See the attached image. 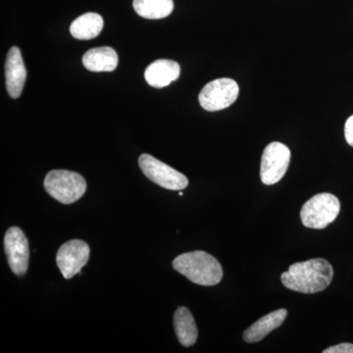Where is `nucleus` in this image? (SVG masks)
<instances>
[{"label":"nucleus","instance_id":"nucleus-1","mask_svg":"<svg viewBox=\"0 0 353 353\" xmlns=\"http://www.w3.org/2000/svg\"><path fill=\"white\" fill-rule=\"evenodd\" d=\"M333 277L332 265L327 260L315 259L290 265L289 270L281 276V281L287 289L301 294H316L326 290Z\"/></svg>","mask_w":353,"mask_h":353},{"label":"nucleus","instance_id":"nucleus-2","mask_svg":"<svg viewBox=\"0 0 353 353\" xmlns=\"http://www.w3.org/2000/svg\"><path fill=\"white\" fill-rule=\"evenodd\" d=\"M173 267L196 285H215L223 278L222 266L218 260L201 250L179 255L173 261Z\"/></svg>","mask_w":353,"mask_h":353},{"label":"nucleus","instance_id":"nucleus-3","mask_svg":"<svg viewBox=\"0 0 353 353\" xmlns=\"http://www.w3.org/2000/svg\"><path fill=\"white\" fill-rule=\"evenodd\" d=\"M44 189L60 203L78 201L87 190V182L80 174L68 170H52L44 179Z\"/></svg>","mask_w":353,"mask_h":353},{"label":"nucleus","instance_id":"nucleus-4","mask_svg":"<svg viewBox=\"0 0 353 353\" xmlns=\"http://www.w3.org/2000/svg\"><path fill=\"white\" fill-rule=\"evenodd\" d=\"M340 211L338 197L328 192L316 194L303 204L301 211V222L310 229H324L336 219Z\"/></svg>","mask_w":353,"mask_h":353},{"label":"nucleus","instance_id":"nucleus-5","mask_svg":"<svg viewBox=\"0 0 353 353\" xmlns=\"http://www.w3.org/2000/svg\"><path fill=\"white\" fill-rule=\"evenodd\" d=\"M240 88L236 81L229 78L217 79L205 85L199 94L201 108L205 110L219 111L231 106L238 99Z\"/></svg>","mask_w":353,"mask_h":353},{"label":"nucleus","instance_id":"nucleus-6","mask_svg":"<svg viewBox=\"0 0 353 353\" xmlns=\"http://www.w3.org/2000/svg\"><path fill=\"white\" fill-rule=\"evenodd\" d=\"M141 171L150 181L164 189L182 190L189 185L187 176L150 154H141L139 158Z\"/></svg>","mask_w":353,"mask_h":353},{"label":"nucleus","instance_id":"nucleus-7","mask_svg":"<svg viewBox=\"0 0 353 353\" xmlns=\"http://www.w3.org/2000/svg\"><path fill=\"white\" fill-rule=\"evenodd\" d=\"M290 161V150L284 143L274 141L265 148L262 154L260 178L264 185H275L287 173Z\"/></svg>","mask_w":353,"mask_h":353},{"label":"nucleus","instance_id":"nucleus-8","mask_svg":"<svg viewBox=\"0 0 353 353\" xmlns=\"http://www.w3.org/2000/svg\"><path fill=\"white\" fill-rule=\"evenodd\" d=\"M90 250L87 243L81 240L67 241L58 250L57 263L65 279L81 274L83 267L90 259Z\"/></svg>","mask_w":353,"mask_h":353},{"label":"nucleus","instance_id":"nucleus-9","mask_svg":"<svg viewBox=\"0 0 353 353\" xmlns=\"http://www.w3.org/2000/svg\"><path fill=\"white\" fill-rule=\"evenodd\" d=\"M4 250L13 273L17 276L25 275L29 267V241L20 228L12 227L7 230Z\"/></svg>","mask_w":353,"mask_h":353},{"label":"nucleus","instance_id":"nucleus-10","mask_svg":"<svg viewBox=\"0 0 353 353\" xmlns=\"http://www.w3.org/2000/svg\"><path fill=\"white\" fill-rule=\"evenodd\" d=\"M6 79L8 94L12 99L20 97L24 88L26 79H27V69L17 46H13L7 53Z\"/></svg>","mask_w":353,"mask_h":353},{"label":"nucleus","instance_id":"nucleus-11","mask_svg":"<svg viewBox=\"0 0 353 353\" xmlns=\"http://www.w3.org/2000/svg\"><path fill=\"white\" fill-rule=\"evenodd\" d=\"M180 65L173 60L159 59L146 68L145 78L148 85L161 88L170 85L180 77Z\"/></svg>","mask_w":353,"mask_h":353},{"label":"nucleus","instance_id":"nucleus-12","mask_svg":"<svg viewBox=\"0 0 353 353\" xmlns=\"http://www.w3.org/2000/svg\"><path fill=\"white\" fill-rule=\"evenodd\" d=\"M288 316L285 309H278L269 314L260 318L243 333V340L248 343H259L268 336L274 330L279 328L284 323Z\"/></svg>","mask_w":353,"mask_h":353},{"label":"nucleus","instance_id":"nucleus-13","mask_svg":"<svg viewBox=\"0 0 353 353\" xmlns=\"http://www.w3.org/2000/svg\"><path fill=\"white\" fill-rule=\"evenodd\" d=\"M83 64L92 72H112L117 68V52L108 46L92 48L83 54Z\"/></svg>","mask_w":353,"mask_h":353},{"label":"nucleus","instance_id":"nucleus-14","mask_svg":"<svg viewBox=\"0 0 353 353\" xmlns=\"http://www.w3.org/2000/svg\"><path fill=\"white\" fill-rule=\"evenodd\" d=\"M174 328L179 341L183 347L194 345L199 336L194 316L187 307H179L174 314Z\"/></svg>","mask_w":353,"mask_h":353},{"label":"nucleus","instance_id":"nucleus-15","mask_svg":"<svg viewBox=\"0 0 353 353\" xmlns=\"http://www.w3.org/2000/svg\"><path fill=\"white\" fill-rule=\"evenodd\" d=\"M103 29V19L99 14L85 13L77 18L70 27V32L77 39H92L97 38Z\"/></svg>","mask_w":353,"mask_h":353},{"label":"nucleus","instance_id":"nucleus-16","mask_svg":"<svg viewBox=\"0 0 353 353\" xmlns=\"http://www.w3.org/2000/svg\"><path fill=\"white\" fill-rule=\"evenodd\" d=\"M134 11L145 19H163L173 12V0H134Z\"/></svg>","mask_w":353,"mask_h":353},{"label":"nucleus","instance_id":"nucleus-17","mask_svg":"<svg viewBox=\"0 0 353 353\" xmlns=\"http://www.w3.org/2000/svg\"><path fill=\"white\" fill-rule=\"evenodd\" d=\"M323 353H353V345L350 343H340L338 345L326 348Z\"/></svg>","mask_w":353,"mask_h":353},{"label":"nucleus","instance_id":"nucleus-18","mask_svg":"<svg viewBox=\"0 0 353 353\" xmlns=\"http://www.w3.org/2000/svg\"><path fill=\"white\" fill-rule=\"evenodd\" d=\"M345 137L348 145L353 148V115L350 116L345 122Z\"/></svg>","mask_w":353,"mask_h":353},{"label":"nucleus","instance_id":"nucleus-19","mask_svg":"<svg viewBox=\"0 0 353 353\" xmlns=\"http://www.w3.org/2000/svg\"><path fill=\"white\" fill-rule=\"evenodd\" d=\"M183 192H179V196H183Z\"/></svg>","mask_w":353,"mask_h":353}]
</instances>
